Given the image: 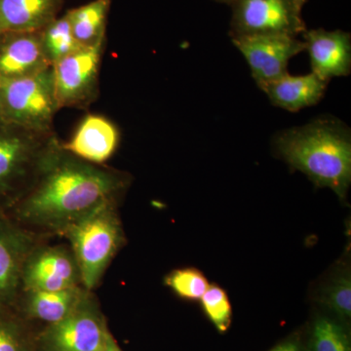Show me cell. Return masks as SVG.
Returning <instances> with one entry per match:
<instances>
[{
  "mask_svg": "<svg viewBox=\"0 0 351 351\" xmlns=\"http://www.w3.org/2000/svg\"><path fill=\"white\" fill-rule=\"evenodd\" d=\"M128 179L64 149L54 136L27 191L7 212L17 223L66 230L106 201L115 199Z\"/></svg>",
  "mask_w": 351,
  "mask_h": 351,
  "instance_id": "cell-1",
  "label": "cell"
},
{
  "mask_svg": "<svg viewBox=\"0 0 351 351\" xmlns=\"http://www.w3.org/2000/svg\"><path fill=\"white\" fill-rule=\"evenodd\" d=\"M274 149L318 188L332 189L345 200L351 182V138L348 126L332 117L280 132Z\"/></svg>",
  "mask_w": 351,
  "mask_h": 351,
  "instance_id": "cell-2",
  "label": "cell"
},
{
  "mask_svg": "<svg viewBox=\"0 0 351 351\" xmlns=\"http://www.w3.org/2000/svg\"><path fill=\"white\" fill-rule=\"evenodd\" d=\"M114 203L115 199L101 203L64 230L87 290L99 283L123 241Z\"/></svg>",
  "mask_w": 351,
  "mask_h": 351,
  "instance_id": "cell-3",
  "label": "cell"
},
{
  "mask_svg": "<svg viewBox=\"0 0 351 351\" xmlns=\"http://www.w3.org/2000/svg\"><path fill=\"white\" fill-rule=\"evenodd\" d=\"M54 136L0 121V214H6L29 188Z\"/></svg>",
  "mask_w": 351,
  "mask_h": 351,
  "instance_id": "cell-4",
  "label": "cell"
},
{
  "mask_svg": "<svg viewBox=\"0 0 351 351\" xmlns=\"http://www.w3.org/2000/svg\"><path fill=\"white\" fill-rule=\"evenodd\" d=\"M60 110L53 66L19 77H0L2 119L29 130L50 133Z\"/></svg>",
  "mask_w": 351,
  "mask_h": 351,
  "instance_id": "cell-5",
  "label": "cell"
},
{
  "mask_svg": "<svg viewBox=\"0 0 351 351\" xmlns=\"http://www.w3.org/2000/svg\"><path fill=\"white\" fill-rule=\"evenodd\" d=\"M104 46L105 40L82 46L53 64L60 110L87 108L96 100Z\"/></svg>",
  "mask_w": 351,
  "mask_h": 351,
  "instance_id": "cell-6",
  "label": "cell"
},
{
  "mask_svg": "<svg viewBox=\"0 0 351 351\" xmlns=\"http://www.w3.org/2000/svg\"><path fill=\"white\" fill-rule=\"evenodd\" d=\"M230 6V38L253 34L298 38L306 29L302 12L292 0H235Z\"/></svg>",
  "mask_w": 351,
  "mask_h": 351,
  "instance_id": "cell-7",
  "label": "cell"
},
{
  "mask_svg": "<svg viewBox=\"0 0 351 351\" xmlns=\"http://www.w3.org/2000/svg\"><path fill=\"white\" fill-rule=\"evenodd\" d=\"M250 66L261 90L287 75L289 61L306 50L304 41L288 34H253L232 38Z\"/></svg>",
  "mask_w": 351,
  "mask_h": 351,
  "instance_id": "cell-8",
  "label": "cell"
},
{
  "mask_svg": "<svg viewBox=\"0 0 351 351\" xmlns=\"http://www.w3.org/2000/svg\"><path fill=\"white\" fill-rule=\"evenodd\" d=\"M86 293L68 316L51 324L44 337L49 351H101L108 332Z\"/></svg>",
  "mask_w": 351,
  "mask_h": 351,
  "instance_id": "cell-9",
  "label": "cell"
},
{
  "mask_svg": "<svg viewBox=\"0 0 351 351\" xmlns=\"http://www.w3.org/2000/svg\"><path fill=\"white\" fill-rule=\"evenodd\" d=\"M32 253V237L19 223L0 214V309L17 299L25 261Z\"/></svg>",
  "mask_w": 351,
  "mask_h": 351,
  "instance_id": "cell-10",
  "label": "cell"
},
{
  "mask_svg": "<svg viewBox=\"0 0 351 351\" xmlns=\"http://www.w3.org/2000/svg\"><path fill=\"white\" fill-rule=\"evenodd\" d=\"M80 281L73 254L63 248H48L29 254L23 269L21 287L27 292L60 291L77 287Z\"/></svg>",
  "mask_w": 351,
  "mask_h": 351,
  "instance_id": "cell-11",
  "label": "cell"
},
{
  "mask_svg": "<svg viewBox=\"0 0 351 351\" xmlns=\"http://www.w3.org/2000/svg\"><path fill=\"white\" fill-rule=\"evenodd\" d=\"M302 41L311 60V73L329 82L332 78L350 75L351 71V36L336 29H306Z\"/></svg>",
  "mask_w": 351,
  "mask_h": 351,
  "instance_id": "cell-12",
  "label": "cell"
},
{
  "mask_svg": "<svg viewBox=\"0 0 351 351\" xmlns=\"http://www.w3.org/2000/svg\"><path fill=\"white\" fill-rule=\"evenodd\" d=\"M52 66L44 50L43 31L0 34V77H19Z\"/></svg>",
  "mask_w": 351,
  "mask_h": 351,
  "instance_id": "cell-13",
  "label": "cell"
},
{
  "mask_svg": "<svg viewBox=\"0 0 351 351\" xmlns=\"http://www.w3.org/2000/svg\"><path fill=\"white\" fill-rule=\"evenodd\" d=\"M119 142L120 132L113 122L103 115L89 113L71 140L62 145L73 156L101 165L113 156Z\"/></svg>",
  "mask_w": 351,
  "mask_h": 351,
  "instance_id": "cell-14",
  "label": "cell"
},
{
  "mask_svg": "<svg viewBox=\"0 0 351 351\" xmlns=\"http://www.w3.org/2000/svg\"><path fill=\"white\" fill-rule=\"evenodd\" d=\"M328 83L313 73L304 75L287 73L269 84L263 92L272 105L295 112L319 103L326 93Z\"/></svg>",
  "mask_w": 351,
  "mask_h": 351,
  "instance_id": "cell-15",
  "label": "cell"
},
{
  "mask_svg": "<svg viewBox=\"0 0 351 351\" xmlns=\"http://www.w3.org/2000/svg\"><path fill=\"white\" fill-rule=\"evenodd\" d=\"M62 0H0V34L39 32L57 18Z\"/></svg>",
  "mask_w": 351,
  "mask_h": 351,
  "instance_id": "cell-16",
  "label": "cell"
},
{
  "mask_svg": "<svg viewBox=\"0 0 351 351\" xmlns=\"http://www.w3.org/2000/svg\"><path fill=\"white\" fill-rule=\"evenodd\" d=\"M110 3L112 0H94L66 13L71 31L80 46L105 40Z\"/></svg>",
  "mask_w": 351,
  "mask_h": 351,
  "instance_id": "cell-17",
  "label": "cell"
},
{
  "mask_svg": "<svg viewBox=\"0 0 351 351\" xmlns=\"http://www.w3.org/2000/svg\"><path fill=\"white\" fill-rule=\"evenodd\" d=\"M84 292L78 287L60 291L29 292L27 309L34 317L54 324L68 316L82 299Z\"/></svg>",
  "mask_w": 351,
  "mask_h": 351,
  "instance_id": "cell-18",
  "label": "cell"
},
{
  "mask_svg": "<svg viewBox=\"0 0 351 351\" xmlns=\"http://www.w3.org/2000/svg\"><path fill=\"white\" fill-rule=\"evenodd\" d=\"M316 301L346 323L351 317V277L348 267L339 269L318 292Z\"/></svg>",
  "mask_w": 351,
  "mask_h": 351,
  "instance_id": "cell-19",
  "label": "cell"
},
{
  "mask_svg": "<svg viewBox=\"0 0 351 351\" xmlns=\"http://www.w3.org/2000/svg\"><path fill=\"white\" fill-rule=\"evenodd\" d=\"M306 351H351L346 323L328 315L317 316L311 326Z\"/></svg>",
  "mask_w": 351,
  "mask_h": 351,
  "instance_id": "cell-20",
  "label": "cell"
},
{
  "mask_svg": "<svg viewBox=\"0 0 351 351\" xmlns=\"http://www.w3.org/2000/svg\"><path fill=\"white\" fill-rule=\"evenodd\" d=\"M43 40L46 56L52 66L82 47L73 36L66 14L56 18L43 29Z\"/></svg>",
  "mask_w": 351,
  "mask_h": 351,
  "instance_id": "cell-21",
  "label": "cell"
},
{
  "mask_svg": "<svg viewBox=\"0 0 351 351\" xmlns=\"http://www.w3.org/2000/svg\"><path fill=\"white\" fill-rule=\"evenodd\" d=\"M165 284L186 301H200L210 285L204 274L193 267L174 270L166 276Z\"/></svg>",
  "mask_w": 351,
  "mask_h": 351,
  "instance_id": "cell-22",
  "label": "cell"
},
{
  "mask_svg": "<svg viewBox=\"0 0 351 351\" xmlns=\"http://www.w3.org/2000/svg\"><path fill=\"white\" fill-rule=\"evenodd\" d=\"M203 311L219 332H225L232 325V309L230 298L223 288L212 284L200 300Z\"/></svg>",
  "mask_w": 351,
  "mask_h": 351,
  "instance_id": "cell-23",
  "label": "cell"
},
{
  "mask_svg": "<svg viewBox=\"0 0 351 351\" xmlns=\"http://www.w3.org/2000/svg\"><path fill=\"white\" fill-rule=\"evenodd\" d=\"M8 309H0V351H27L20 327L7 315Z\"/></svg>",
  "mask_w": 351,
  "mask_h": 351,
  "instance_id": "cell-24",
  "label": "cell"
},
{
  "mask_svg": "<svg viewBox=\"0 0 351 351\" xmlns=\"http://www.w3.org/2000/svg\"><path fill=\"white\" fill-rule=\"evenodd\" d=\"M269 351H306V348L302 345L301 339L299 338H289L278 343L271 348Z\"/></svg>",
  "mask_w": 351,
  "mask_h": 351,
  "instance_id": "cell-25",
  "label": "cell"
},
{
  "mask_svg": "<svg viewBox=\"0 0 351 351\" xmlns=\"http://www.w3.org/2000/svg\"><path fill=\"white\" fill-rule=\"evenodd\" d=\"M101 351H121L119 346L115 343L114 339L110 334L108 335L107 341H106L105 346Z\"/></svg>",
  "mask_w": 351,
  "mask_h": 351,
  "instance_id": "cell-26",
  "label": "cell"
},
{
  "mask_svg": "<svg viewBox=\"0 0 351 351\" xmlns=\"http://www.w3.org/2000/svg\"><path fill=\"white\" fill-rule=\"evenodd\" d=\"M292 2L294 3L295 8L302 12V7H304V4L306 3L307 0H292Z\"/></svg>",
  "mask_w": 351,
  "mask_h": 351,
  "instance_id": "cell-27",
  "label": "cell"
},
{
  "mask_svg": "<svg viewBox=\"0 0 351 351\" xmlns=\"http://www.w3.org/2000/svg\"><path fill=\"white\" fill-rule=\"evenodd\" d=\"M216 1L221 2V3L228 4V5H232L235 0H216Z\"/></svg>",
  "mask_w": 351,
  "mask_h": 351,
  "instance_id": "cell-28",
  "label": "cell"
},
{
  "mask_svg": "<svg viewBox=\"0 0 351 351\" xmlns=\"http://www.w3.org/2000/svg\"><path fill=\"white\" fill-rule=\"evenodd\" d=\"M2 120H3V119H2L1 110H0V121H2ZM3 121H4V120H3Z\"/></svg>",
  "mask_w": 351,
  "mask_h": 351,
  "instance_id": "cell-29",
  "label": "cell"
}]
</instances>
